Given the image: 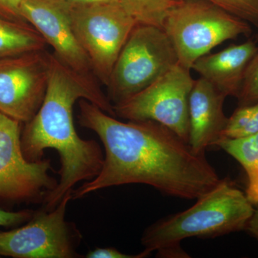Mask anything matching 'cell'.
<instances>
[{"mask_svg":"<svg viewBox=\"0 0 258 258\" xmlns=\"http://www.w3.org/2000/svg\"><path fill=\"white\" fill-rule=\"evenodd\" d=\"M78 119L104 147L99 174L73 190L72 199L111 186L143 184L169 196L198 200L221 181L205 154L154 120L122 122L81 99Z\"/></svg>","mask_w":258,"mask_h":258,"instance_id":"1","label":"cell"},{"mask_svg":"<svg viewBox=\"0 0 258 258\" xmlns=\"http://www.w3.org/2000/svg\"><path fill=\"white\" fill-rule=\"evenodd\" d=\"M97 81L70 69L50 53L46 94L36 114L24 124L21 135L28 160H40L47 149H55L60 156V179L45 198V210H53L78 183L94 179L101 170L104 155L101 146L81 139L74 119L75 103L81 99L115 117L113 105Z\"/></svg>","mask_w":258,"mask_h":258,"instance_id":"2","label":"cell"},{"mask_svg":"<svg viewBox=\"0 0 258 258\" xmlns=\"http://www.w3.org/2000/svg\"><path fill=\"white\" fill-rule=\"evenodd\" d=\"M254 209L245 193L227 179L184 211L161 219L144 230L142 243L161 257H189L181 247L191 237L215 238L245 230Z\"/></svg>","mask_w":258,"mask_h":258,"instance_id":"3","label":"cell"},{"mask_svg":"<svg viewBox=\"0 0 258 258\" xmlns=\"http://www.w3.org/2000/svg\"><path fill=\"white\" fill-rule=\"evenodd\" d=\"M162 29L179 64L191 71L195 61L215 47L252 33L250 24L205 0H178Z\"/></svg>","mask_w":258,"mask_h":258,"instance_id":"4","label":"cell"},{"mask_svg":"<svg viewBox=\"0 0 258 258\" xmlns=\"http://www.w3.org/2000/svg\"><path fill=\"white\" fill-rule=\"evenodd\" d=\"M177 63L176 51L162 28L137 24L112 70L107 96L113 106L123 103Z\"/></svg>","mask_w":258,"mask_h":258,"instance_id":"5","label":"cell"},{"mask_svg":"<svg viewBox=\"0 0 258 258\" xmlns=\"http://www.w3.org/2000/svg\"><path fill=\"white\" fill-rule=\"evenodd\" d=\"M69 8L75 34L89 59L93 74L106 86L137 22L119 3Z\"/></svg>","mask_w":258,"mask_h":258,"instance_id":"6","label":"cell"},{"mask_svg":"<svg viewBox=\"0 0 258 258\" xmlns=\"http://www.w3.org/2000/svg\"><path fill=\"white\" fill-rule=\"evenodd\" d=\"M194 82L191 70L177 63L145 89L113 106L115 115L128 120H154L188 142Z\"/></svg>","mask_w":258,"mask_h":258,"instance_id":"7","label":"cell"},{"mask_svg":"<svg viewBox=\"0 0 258 258\" xmlns=\"http://www.w3.org/2000/svg\"><path fill=\"white\" fill-rule=\"evenodd\" d=\"M70 191L51 210L35 212L26 225L0 232V256L15 258L81 257L76 249L81 233L66 220V209L72 199Z\"/></svg>","mask_w":258,"mask_h":258,"instance_id":"8","label":"cell"},{"mask_svg":"<svg viewBox=\"0 0 258 258\" xmlns=\"http://www.w3.org/2000/svg\"><path fill=\"white\" fill-rule=\"evenodd\" d=\"M23 123L0 113V201L44 203L58 183L50 159L28 160L21 145Z\"/></svg>","mask_w":258,"mask_h":258,"instance_id":"9","label":"cell"},{"mask_svg":"<svg viewBox=\"0 0 258 258\" xmlns=\"http://www.w3.org/2000/svg\"><path fill=\"white\" fill-rule=\"evenodd\" d=\"M50 52L46 50L0 58V113L28 123L46 94Z\"/></svg>","mask_w":258,"mask_h":258,"instance_id":"10","label":"cell"},{"mask_svg":"<svg viewBox=\"0 0 258 258\" xmlns=\"http://www.w3.org/2000/svg\"><path fill=\"white\" fill-rule=\"evenodd\" d=\"M21 13L53 48L52 53L61 62L79 74L96 79L75 34L66 5L57 0H23Z\"/></svg>","mask_w":258,"mask_h":258,"instance_id":"11","label":"cell"},{"mask_svg":"<svg viewBox=\"0 0 258 258\" xmlns=\"http://www.w3.org/2000/svg\"><path fill=\"white\" fill-rule=\"evenodd\" d=\"M227 96L203 78L195 80L189 99L190 147L205 154L222 138L229 117L224 111Z\"/></svg>","mask_w":258,"mask_h":258,"instance_id":"12","label":"cell"},{"mask_svg":"<svg viewBox=\"0 0 258 258\" xmlns=\"http://www.w3.org/2000/svg\"><path fill=\"white\" fill-rule=\"evenodd\" d=\"M257 50V42L249 39L243 43L231 45L215 53L210 52L200 57L191 70L226 96L237 98L246 70Z\"/></svg>","mask_w":258,"mask_h":258,"instance_id":"13","label":"cell"},{"mask_svg":"<svg viewBox=\"0 0 258 258\" xmlns=\"http://www.w3.org/2000/svg\"><path fill=\"white\" fill-rule=\"evenodd\" d=\"M47 45L30 24L0 18V58L46 50Z\"/></svg>","mask_w":258,"mask_h":258,"instance_id":"14","label":"cell"},{"mask_svg":"<svg viewBox=\"0 0 258 258\" xmlns=\"http://www.w3.org/2000/svg\"><path fill=\"white\" fill-rule=\"evenodd\" d=\"M137 24L163 28L166 17L178 0H119Z\"/></svg>","mask_w":258,"mask_h":258,"instance_id":"15","label":"cell"},{"mask_svg":"<svg viewBox=\"0 0 258 258\" xmlns=\"http://www.w3.org/2000/svg\"><path fill=\"white\" fill-rule=\"evenodd\" d=\"M215 147L221 148L238 161L247 175L258 171V132L241 138H222Z\"/></svg>","mask_w":258,"mask_h":258,"instance_id":"16","label":"cell"},{"mask_svg":"<svg viewBox=\"0 0 258 258\" xmlns=\"http://www.w3.org/2000/svg\"><path fill=\"white\" fill-rule=\"evenodd\" d=\"M257 132L258 102L254 104L239 106L233 114L229 117L222 138H241Z\"/></svg>","mask_w":258,"mask_h":258,"instance_id":"17","label":"cell"},{"mask_svg":"<svg viewBox=\"0 0 258 258\" xmlns=\"http://www.w3.org/2000/svg\"><path fill=\"white\" fill-rule=\"evenodd\" d=\"M258 28V0H205Z\"/></svg>","mask_w":258,"mask_h":258,"instance_id":"18","label":"cell"},{"mask_svg":"<svg viewBox=\"0 0 258 258\" xmlns=\"http://www.w3.org/2000/svg\"><path fill=\"white\" fill-rule=\"evenodd\" d=\"M237 100L239 106L254 104L258 102V45L257 50L246 70Z\"/></svg>","mask_w":258,"mask_h":258,"instance_id":"19","label":"cell"},{"mask_svg":"<svg viewBox=\"0 0 258 258\" xmlns=\"http://www.w3.org/2000/svg\"><path fill=\"white\" fill-rule=\"evenodd\" d=\"M35 213L30 210L11 212L0 209V227H18L31 220Z\"/></svg>","mask_w":258,"mask_h":258,"instance_id":"20","label":"cell"},{"mask_svg":"<svg viewBox=\"0 0 258 258\" xmlns=\"http://www.w3.org/2000/svg\"><path fill=\"white\" fill-rule=\"evenodd\" d=\"M152 252L144 249L140 253L125 254L115 247H96L86 254V258H144L149 257Z\"/></svg>","mask_w":258,"mask_h":258,"instance_id":"21","label":"cell"},{"mask_svg":"<svg viewBox=\"0 0 258 258\" xmlns=\"http://www.w3.org/2000/svg\"><path fill=\"white\" fill-rule=\"evenodd\" d=\"M22 2L23 0H0V18L19 23H27L22 16Z\"/></svg>","mask_w":258,"mask_h":258,"instance_id":"22","label":"cell"},{"mask_svg":"<svg viewBox=\"0 0 258 258\" xmlns=\"http://www.w3.org/2000/svg\"><path fill=\"white\" fill-rule=\"evenodd\" d=\"M248 184H247L246 195L249 201L253 204H258V171L247 175Z\"/></svg>","mask_w":258,"mask_h":258,"instance_id":"23","label":"cell"},{"mask_svg":"<svg viewBox=\"0 0 258 258\" xmlns=\"http://www.w3.org/2000/svg\"><path fill=\"white\" fill-rule=\"evenodd\" d=\"M69 8L85 6V5L101 4V3H119V0H57Z\"/></svg>","mask_w":258,"mask_h":258,"instance_id":"24","label":"cell"},{"mask_svg":"<svg viewBox=\"0 0 258 258\" xmlns=\"http://www.w3.org/2000/svg\"><path fill=\"white\" fill-rule=\"evenodd\" d=\"M246 230L249 231L258 240V210H254L252 216L249 219Z\"/></svg>","mask_w":258,"mask_h":258,"instance_id":"25","label":"cell"}]
</instances>
